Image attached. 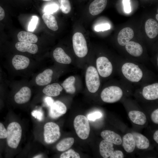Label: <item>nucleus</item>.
Returning a JSON list of instances; mask_svg holds the SVG:
<instances>
[{
    "mask_svg": "<svg viewBox=\"0 0 158 158\" xmlns=\"http://www.w3.org/2000/svg\"><path fill=\"white\" fill-rule=\"evenodd\" d=\"M122 143L124 149L127 152H132L135 149V141L131 133H128L124 135Z\"/></svg>",
    "mask_w": 158,
    "mask_h": 158,
    "instance_id": "b1692460",
    "label": "nucleus"
},
{
    "mask_svg": "<svg viewBox=\"0 0 158 158\" xmlns=\"http://www.w3.org/2000/svg\"><path fill=\"white\" fill-rule=\"evenodd\" d=\"M85 82L88 90L90 92L95 93L98 90L101 82L99 75L95 67L91 66L86 70Z\"/></svg>",
    "mask_w": 158,
    "mask_h": 158,
    "instance_id": "20e7f679",
    "label": "nucleus"
},
{
    "mask_svg": "<svg viewBox=\"0 0 158 158\" xmlns=\"http://www.w3.org/2000/svg\"><path fill=\"white\" fill-rule=\"evenodd\" d=\"M63 90L62 87L57 83L48 85L43 89V93L47 95L56 97L59 95Z\"/></svg>",
    "mask_w": 158,
    "mask_h": 158,
    "instance_id": "393cba45",
    "label": "nucleus"
},
{
    "mask_svg": "<svg viewBox=\"0 0 158 158\" xmlns=\"http://www.w3.org/2000/svg\"><path fill=\"white\" fill-rule=\"evenodd\" d=\"M42 157V156L41 154H39L37 156H35L33 157L34 158H41Z\"/></svg>",
    "mask_w": 158,
    "mask_h": 158,
    "instance_id": "c03bdc74",
    "label": "nucleus"
},
{
    "mask_svg": "<svg viewBox=\"0 0 158 158\" xmlns=\"http://www.w3.org/2000/svg\"><path fill=\"white\" fill-rule=\"evenodd\" d=\"M58 9V5L55 3H52L46 5L44 10L45 13L51 14L57 11Z\"/></svg>",
    "mask_w": 158,
    "mask_h": 158,
    "instance_id": "2f4dec72",
    "label": "nucleus"
},
{
    "mask_svg": "<svg viewBox=\"0 0 158 158\" xmlns=\"http://www.w3.org/2000/svg\"><path fill=\"white\" fill-rule=\"evenodd\" d=\"M74 142V139L73 138H64L57 144L56 148L59 151H64L69 149L73 145Z\"/></svg>",
    "mask_w": 158,
    "mask_h": 158,
    "instance_id": "c85d7f7f",
    "label": "nucleus"
},
{
    "mask_svg": "<svg viewBox=\"0 0 158 158\" xmlns=\"http://www.w3.org/2000/svg\"><path fill=\"white\" fill-rule=\"evenodd\" d=\"M151 119L152 121L156 124H158V109L154 110L151 115Z\"/></svg>",
    "mask_w": 158,
    "mask_h": 158,
    "instance_id": "ea45409f",
    "label": "nucleus"
},
{
    "mask_svg": "<svg viewBox=\"0 0 158 158\" xmlns=\"http://www.w3.org/2000/svg\"><path fill=\"white\" fill-rule=\"evenodd\" d=\"M60 5V8L64 13L67 14L70 12L71 6L69 0H58Z\"/></svg>",
    "mask_w": 158,
    "mask_h": 158,
    "instance_id": "c756f323",
    "label": "nucleus"
},
{
    "mask_svg": "<svg viewBox=\"0 0 158 158\" xmlns=\"http://www.w3.org/2000/svg\"><path fill=\"white\" fill-rule=\"evenodd\" d=\"M66 110V107L64 103L56 101L50 106L49 115L52 118H57L65 114Z\"/></svg>",
    "mask_w": 158,
    "mask_h": 158,
    "instance_id": "9d476101",
    "label": "nucleus"
},
{
    "mask_svg": "<svg viewBox=\"0 0 158 158\" xmlns=\"http://www.w3.org/2000/svg\"><path fill=\"white\" fill-rule=\"evenodd\" d=\"M145 30L147 36L150 38H155L158 34V24L154 19L150 18L146 21Z\"/></svg>",
    "mask_w": 158,
    "mask_h": 158,
    "instance_id": "2eb2a0df",
    "label": "nucleus"
},
{
    "mask_svg": "<svg viewBox=\"0 0 158 158\" xmlns=\"http://www.w3.org/2000/svg\"><path fill=\"white\" fill-rule=\"evenodd\" d=\"M73 45L76 55L80 58L84 57L87 54L88 48L85 39L83 34L77 32L72 37Z\"/></svg>",
    "mask_w": 158,
    "mask_h": 158,
    "instance_id": "6e6552de",
    "label": "nucleus"
},
{
    "mask_svg": "<svg viewBox=\"0 0 158 158\" xmlns=\"http://www.w3.org/2000/svg\"><path fill=\"white\" fill-rule=\"evenodd\" d=\"M44 1H51L52 0H42Z\"/></svg>",
    "mask_w": 158,
    "mask_h": 158,
    "instance_id": "49530a36",
    "label": "nucleus"
},
{
    "mask_svg": "<svg viewBox=\"0 0 158 158\" xmlns=\"http://www.w3.org/2000/svg\"><path fill=\"white\" fill-rule=\"evenodd\" d=\"M73 125L78 136L81 139L85 140L89 137L90 127L88 120L85 116L80 115L75 118Z\"/></svg>",
    "mask_w": 158,
    "mask_h": 158,
    "instance_id": "423d86ee",
    "label": "nucleus"
},
{
    "mask_svg": "<svg viewBox=\"0 0 158 158\" xmlns=\"http://www.w3.org/2000/svg\"><path fill=\"white\" fill-rule=\"evenodd\" d=\"M31 95V92L28 87L24 86L15 94L14 97L15 102L19 104L27 102L30 100Z\"/></svg>",
    "mask_w": 158,
    "mask_h": 158,
    "instance_id": "f8f14e48",
    "label": "nucleus"
},
{
    "mask_svg": "<svg viewBox=\"0 0 158 158\" xmlns=\"http://www.w3.org/2000/svg\"><path fill=\"white\" fill-rule=\"evenodd\" d=\"M45 101L47 104L50 107L54 102L53 100L50 97H46L45 98Z\"/></svg>",
    "mask_w": 158,
    "mask_h": 158,
    "instance_id": "79ce46f5",
    "label": "nucleus"
},
{
    "mask_svg": "<svg viewBox=\"0 0 158 158\" xmlns=\"http://www.w3.org/2000/svg\"><path fill=\"white\" fill-rule=\"evenodd\" d=\"M123 78L127 81L138 84L145 80L147 72L142 66L136 62L126 61L114 62Z\"/></svg>",
    "mask_w": 158,
    "mask_h": 158,
    "instance_id": "f257e3e1",
    "label": "nucleus"
},
{
    "mask_svg": "<svg viewBox=\"0 0 158 158\" xmlns=\"http://www.w3.org/2000/svg\"><path fill=\"white\" fill-rule=\"evenodd\" d=\"M96 69L101 77L106 78L113 73L116 67L114 62H111L107 57L102 56L96 60Z\"/></svg>",
    "mask_w": 158,
    "mask_h": 158,
    "instance_id": "39448f33",
    "label": "nucleus"
},
{
    "mask_svg": "<svg viewBox=\"0 0 158 158\" xmlns=\"http://www.w3.org/2000/svg\"><path fill=\"white\" fill-rule=\"evenodd\" d=\"M107 0H95L90 4L89 10L90 13L93 16L98 15L105 8Z\"/></svg>",
    "mask_w": 158,
    "mask_h": 158,
    "instance_id": "dca6fc26",
    "label": "nucleus"
},
{
    "mask_svg": "<svg viewBox=\"0 0 158 158\" xmlns=\"http://www.w3.org/2000/svg\"><path fill=\"white\" fill-rule=\"evenodd\" d=\"M123 3L125 12L129 13L131 12V8L130 0H123Z\"/></svg>",
    "mask_w": 158,
    "mask_h": 158,
    "instance_id": "4c0bfd02",
    "label": "nucleus"
},
{
    "mask_svg": "<svg viewBox=\"0 0 158 158\" xmlns=\"http://www.w3.org/2000/svg\"><path fill=\"white\" fill-rule=\"evenodd\" d=\"M110 28L109 24L108 23H104L96 25L95 27V30L97 32L104 31L109 30Z\"/></svg>",
    "mask_w": 158,
    "mask_h": 158,
    "instance_id": "72a5a7b5",
    "label": "nucleus"
},
{
    "mask_svg": "<svg viewBox=\"0 0 158 158\" xmlns=\"http://www.w3.org/2000/svg\"><path fill=\"white\" fill-rule=\"evenodd\" d=\"M100 135L104 140L111 141L115 145H120L122 143V140L120 136L113 131L104 130Z\"/></svg>",
    "mask_w": 158,
    "mask_h": 158,
    "instance_id": "6ab92c4d",
    "label": "nucleus"
},
{
    "mask_svg": "<svg viewBox=\"0 0 158 158\" xmlns=\"http://www.w3.org/2000/svg\"><path fill=\"white\" fill-rule=\"evenodd\" d=\"M153 139L154 140L158 143V130H157L154 133L153 135Z\"/></svg>",
    "mask_w": 158,
    "mask_h": 158,
    "instance_id": "37998d69",
    "label": "nucleus"
},
{
    "mask_svg": "<svg viewBox=\"0 0 158 158\" xmlns=\"http://www.w3.org/2000/svg\"><path fill=\"white\" fill-rule=\"evenodd\" d=\"M141 93L143 97L148 100H153L158 99V83L147 84L142 86Z\"/></svg>",
    "mask_w": 158,
    "mask_h": 158,
    "instance_id": "1a4fd4ad",
    "label": "nucleus"
},
{
    "mask_svg": "<svg viewBox=\"0 0 158 158\" xmlns=\"http://www.w3.org/2000/svg\"><path fill=\"white\" fill-rule=\"evenodd\" d=\"M53 71L50 69H47L36 77L35 82L39 86H44L49 84L52 80Z\"/></svg>",
    "mask_w": 158,
    "mask_h": 158,
    "instance_id": "4468645a",
    "label": "nucleus"
},
{
    "mask_svg": "<svg viewBox=\"0 0 158 158\" xmlns=\"http://www.w3.org/2000/svg\"><path fill=\"white\" fill-rule=\"evenodd\" d=\"M7 143L10 147L16 149L20 142L22 134V129L20 124L13 122L10 123L7 128Z\"/></svg>",
    "mask_w": 158,
    "mask_h": 158,
    "instance_id": "7ed1b4c3",
    "label": "nucleus"
},
{
    "mask_svg": "<svg viewBox=\"0 0 158 158\" xmlns=\"http://www.w3.org/2000/svg\"><path fill=\"white\" fill-rule=\"evenodd\" d=\"M18 39L19 42L30 43H36L38 41L37 36L32 33L25 31H21L17 35Z\"/></svg>",
    "mask_w": 158,
    "mask_h": 158,
    "instance_id": "bb28decb",
    "label": "nucleus"
},
{
    "mask_svg": "<svg viewBox=\"0 0 158 158\" xmlns=\"http://www.w3.org/2000/svg\"><path fill=\"white\" fill-rule=\"evenodd\" d=\"M135 141V146L141 149H147L150 145L148 139L145 136L139 133L134 132L132 133Z\"/></svg>",
    "mask_w": 158,
    "mask_h": 158,
    "instance_id": "5701e85b",
    "label": "nucleus"
},
{
    "mask_svg": "<svg viewBox=\"0 0 158 158\" xmlns=\"http://www.w3.org/2000/svg\"><path fill=\"white\" fill-rule=\"evenodd\" d=\"M5 16L6 13L4 9L0 6V22L4 20Z\"/></svg>",
    "mask_w": 158,
    "mask_h": 158,
    "instance_id": "a19ab883",
    "label": "nucleus"
},
{
    "mask_svg": "<svg viewBox=\"0 0 158 158\" xmlns=\"http://www.w3.org/2000/svg\"><path fill=\"white\" fill-rule=\"evenodd\" d=\"M156 19H157V20H158V14H157L156 15Z\"/></svg>",
    "mask_w": 158,
    "mask_h": 158,
    "instance_id": "a18cd8bd",
    "label": "nucleus"
},
{
    "mask_svg": "<svg viewBox=\"0 0 158 158\" xmlns=\"http://www.w3.org/2000/svg\"><path fill=\"white\" fill-rule=\"evenodd\" d=\"M32 115L39 121H42L43 118V114L42 112L37 110H34L31 113Z\"/></svg>",
    "mask_w": 158,
    "mask_h": 158,
    "instance_id": "e433bc0d",
    "label": "nucleus"
},
{
    "mask_svg": "<svg viewBox=\"0 0 158 158\" xmlns=\"http://www.w3.org/2000/svg\"><path fill=\"white\" fill-rule=\"evenodd\" d=\"M134 33L133 30L129 27H126L119 32L117 36L118 44L125 46L133 37Z\"/></svg>",
    "mask_w": 158,
    "mask_h": 158,
    "instance_id": "9b49d317",
    "label": "nucleus"
},
{
    "mask_svg": "<svg viewBox=\"0 0 158 158\" xmlns=\"http://www.w3.org/2000/svg\"><path fill=\"white\" fill-rule=\"evenodd\" d=\"M75 80V77L71 76L65 79L62 84L63 88L67 92L73 94L75 92V88L74 85Z\"/></svg>",
    "mask_w": 158,
    "mask_h": 158,
    "instance_id": "cd10ccee",
    "label": "nucleus"
},
{
    "mask_svg": "<svg viewBox=\"0 0 158 158\" xmlns=\"http://www.w3.org/2000/svg\"><path fill=\"white\" fill-rule=\"evenodd\" d=\"M16 49L21 52H27L34 54L38 50V47L35 44L25 42H18L15 44Z\"/></svg>",
    "mask_w": 158,
    "mask_h": 158,
    "instance_id": "a211bd4d",
    "label": "nucleus"
},
{
    "mask_svg": "<svg viewBox=\"0 0 158 158\" xmlns=\"http://www.w3.org/2000/svg\"><path fill=\"white\" fill-rule=\"evenodd\" d=\"M60 158H80L79 154L73 150L70 149L63 153L60 156Z\"/></svg>",
    "mask_w": 158,
    "mask_h": 158,
    "instance_id": "7c9ffc66",
    "label": "nucleus"
},
{
    "mask_svg": "<svg viewBox=\"0 0 158 158\" xmlns=\"http://www.w3.org/2000/svg\"><path fill=\"white\" fill-rule=\"evenodd\" d=\"M7 130L4 125L0 122V139L6 138L7 137Z\"/></svg>",
    "mask_w": 158,
    "mask_h": 158,
    "instance_id": "c9c22d12",
    "label": "nucleus"
},
{
    "mask_svg": "<svg viewBox=\"0 0 158 158\" xmlns=\"http://www.w3.org/2000/svg\"><path fill=\"white\" fill-rule=\"evenodd\" d=\"M53 56L55 60L60 63L69 64L71 62L70 57L61 47H57L53 51Z\"/></svg>",
    "mask_w": 158,
    "mask_h": 158,
    "instance_id": "412c9836",
    "label": "nucleus"
},
{
    "mask_svg": "<svg viewBox=\"0 0 158 158\" xmlns=\"http://www.w3.org/2000/svg\"><path fill=\"white\" fill-rule=\"evenodd\" d=\"M42 18L47 27L50 30L56 31L58 29L57 21L55 17L51 14L44 13Z\"/></svg>",
    "mask_w": 158,
    "mask_h": 158,
    "instance_id": "a878e982",
    "label": "nucleus"
},
{
    "mask_svg": "<svg viewBox=\"0 0 158 158\" xmlns=\"http://www.w3.org/2000/svg\"><path fill=\"white\" fill-rule=\"evenodd\" d=\"M109 157L110 158H123L124 155L121 151L117 150L114 151Z\"/></svg>",
    "mask_w": 158,
    "mask_h": 158,
    "instance_id": "58836bf2",
    "label": "nucleus"
},
{
    "mask_svg": "<svg viewBox=\"0 0 158 158\" xmlns=\"http://www.w3.org/2000/svg\"><path fill=\"white\" fill-rule=\"evenodd\" d=\"M30 60L25 56L15 55L13 58L12 63V65L16 70L23 69L27 68L30 63Z\"/></svg>",
    "mask_w": 158,
    "mask_h": 158,
    "instance_id": "f3484780",
    "label": "nucleus"
},
{
    "mask_svg": "<svg viewBox=\"0 0 158 158\" xmlns=\"http://www.w3.org/2000/svg\"><path fill=\"white\" fill-rule=\"evenodd\" d=\"M125 46L127 52L133 57H139L143 54V48L138 43L130 41Z\"/></svg>",
    "mask_w": 158,
    "mask_h": 158,
    "instance_id": "ddd939ff",
    "label": "nucleus"
},
{
    "mask_svg": "<svg viewBox=\"0 0 158 158\" xmlns=\"http://www.w3.org/2000/svg\"><path fill=\"white\" fill-rule=\"evenodd\" d=\"M125 85L112 83V84L104 88L102 91L100 97L104 102L112 103L119 101L123 95V87Z\"/></svg>",
    "mask_w": 158,
    "mask_h": 158,
    "instance_id": "f03ea898",
    "label": "nucleus"
},
{
    "mask_svg": "<svg viewBox=\"0 0 158 158\" xmlns=\"http://www.w3.org/2000/svg\"><path fill=\"white\" fill-rule=\"evenodd\" d=\"M114 144L111 141L104 140L100 142L99 148L101 156L104 158L109 157L114 151Z\"/></svg>",
    "mask_w": 158,
    "mask_h": 158,
    "instance_id": "aec40b11",
    "label": "nucleus"
},
{
    "mask_svg": "<svg viewBox=\"0 0 158 158\" xmlns=\"http://www.w3.org/2000/svg\"><path fill=\"white\" fill-rule=\"evenodd\" d=\"M102 113L98 111L95 112L88 115L87 118L88 120L91 121H95L97 119L102 117Z\"/></svg>",
    "mask_w": 158,
    "mask_h": 158,
    "instance_id": "f704fd0d",
    "label": "nucleus"
},
{
    "mask_svg": "<svg viewBox=\"0 0 158 158\" xmlns=\"http://www.w3.org/2000/svg\"><path fill=\"white\" fill-rule=\"evenodd\" d=\"M44 136L45 142L47 144L53 143L57 141L61 136L60 128L53 122L46 123L44 126Z\"/></svg>",
    "mask_w": 158,
    "mask_h": 158,
    "instance_id": "0eeeda50",
    "label": "nucleus"
},
{
    "mask_svg": "<svg viewBox=\"0 0 158 158\" xmlns=\"http://www.w3.org/2000/svg\"><path fill=\"white\" fill-rule=\"evenodd\" d=\"M128 116L131 121L137 125H143L145 124L147 121L145 114L140 111H130L128 113Z\"/></svg>",
    "mask_w": 158,
    "mask_h": 158,
    "instance_id": "4be33fe9",
    "label": "nucleus"
},
{
    "mask_svg": "<svg viewBox=\"0 0 158 158\" xmlns=\"http://www.w3.org/2000/svg\"><path fill=\"white\" fill-rule=\"evenodd\" d=\"M38 18L36 16H32V18L30 22L28 28V30L30 31H33L35 29L38 23Z\"/></svg>",
    "mask_w": 158,
    "mask_h": 158,
    "instance_id": "473e14b6",
    "label": "nucleus"
}]
</instances>
